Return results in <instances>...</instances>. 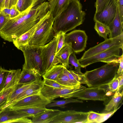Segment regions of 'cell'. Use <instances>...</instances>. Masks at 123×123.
I'll list each match as a JSON object with an SVG mask.
<instances>
[{
    "mask_svg": "<svg viewBox=\"0 0 123 123\" xmlns=\"http://www.w3.org/2000/svg\"><path fill=\"white\" fill-rule=\"evenodd\" d=\"M48 10V3L44 1L22 12L6 23L0 30V37L5 40L12 42L37 24Z\"/></svg>",
    "mask_w": 123,
    "mask_h": 123,
    "instance_id": "cell-1",
    "label": "cell"
},
{
    "mask_svg": "<svg viewBox=\"0 0 123 123\" xmlns=\"http://www.w3.org/2000/svg\"><path fill=\"white\" fill-rule=\"evenodd\" d=\"M79 0H71L67 8L55 19L53 27L55 34L60 31L66 33L81 24L86 15Z\"/></svg>",
    "mask_w": 123,
    "mask_h": 123,
    "instance_id": "cell-2",
    "label": "cell"
},
{
    "mask_svg": "<svg viewBox=\"0 0 123 123\" xmlns=\"http://www.w3.org/2000/svg\"><path fill=\"white\" fill-rule=\"evenodd\" d=\"M118 62L107 63L100 68L84 74L85 84L88 87L106 85L114 78L119 66Z\"/></svg>",
    "mask_w": 123,
    "mask_h": 123,
    "instance_id": "cell-3",
    "label": "cell"
},
{
    "mask_svg": "<svg viewBox=\"0 0 123 123\" xmlns=\"http://www.w3.org/2000/svg\"><path fill=\"white\" fill-rule=\"evenodd\" d=\"M54 20L50 13L36 30L28 45L37 47L43 46L50 42L56 34L53 27Z\"/></svg>",
    "mask_w": 123,
    "mask_h": 123,
    "instance_id": "cell-4",
    "label": "cell"
},
{
    "mask_svg": "<svg viewBox=\"0 0 123 123\" xmlns=\"http://www.w3.org/2000/svg\"><path fill=\"white\" fill-rule=\"evenodd\" d=\"M21 50L25 58L22 69L34 71L42 76L45 73L41 57L37 47L28 45Z\"/></svg>",
    "mask_w": 123,
    "mask_h": 123,
    "instance_id": "cell-5",
    "label": "cell"
},
{
    "mask_svg": "<svg viewBox=\"0 0 123 123\" xmlns=\"http://www.w3.org/2000/svg\"><path fill=\"white\" fill-rule=\"evenodd\" d=\"M123 44L113 46L102 52L84 59H78L81 67L85 68L93 63L102 62L108 63L119 62L120 49L123 50Z\"/></svg>",
    "mask_w": 123,
    "mask_h": 123,
    "instance_id": "cell-6",
    "label": "cell"
},
{
    "mask_svg": "<svg viewBox=\"0 0 123 123\" xmlns=\"http://www.w3.org/2000/svg\"><path fill=\"white\" fill-rule=\"evenodd\" d=\"M59 35L60 32L56 34L47 44L37 47L41 57L45 73L53 66L59 64L55 55Z\"/></svg>",
    "mask_w": 123,
    "mask_h": 123,
    "instance_id": "cell-7",
    "label": "cell"
},
{
    "mask_svg": "<svg viewBox=\"0 0 123 123\" xmlns=\"http://www.w3.org/2000/svg\"><path fill=\"white\" fill-rule=\"evenodd\" d=\"M53 101L44 97L40 92L37 94L26 97L13 102L4 109L8 108L11 109H14L28 107H46L48 104L52 102Z\"/></svg>",
    "mask_w": 123,
    "mask_h": 123,
    "instance_id": "cell-8",
    "label": "cell"
},
{
    "mask_svg": "<svg viewBox=\"0 0 123 123\" xmlns=\"http://www.w3.org/2000/svg\"><path fill=\"white\" fill-rule=\"evenodd\" d=\"M102 86L86 88L73 93L71 98H76L77 99L83 100L103 101L107 103L111 96L106 95V90Z\"/></svg>",
    "mask_w": 123,
    "mask_h": 123,
    "instance_id": "cell-9",
    "label": "cell"
},
{
    "mask_svg": "<svg viewBox=\"0 0 123 123\" xmlns=\"http://www.w3.org/2000/svg\"><path fill=\"white\" fill-rule=\"evenodd\" d=\"M86 87L81 84L66 88H56L44 85L40 91L41 94L48 99L53 100L60 97L66 98H71L72 94L82 90Z\"/></svg>",
    "mask_w": 123,
    "mask_h": 123,
    "instance_id": "cell-10",
    "label": "cell"
},
{
    "mask_svg": "<svg viewBox=\"0 0 123 123\" xmlns=\"http://www.w3.org/2000/svg\"><path fill=\"white\" fill-rule=\"evenodd\" d=\"M87 39V36L84 31L76 30L65 34V43H70L73 51L78 54L85 49Z\"/></svg>",
    "mask_w": 123,
    "mask_h": 123,
    "instance_id": "cell-11",
    "label": "cell"
},
{
    "mask_svg": "<svg viewBox=\"0 0 123 123\" xmlns=\"http://www.w3.org/2000/svg\"><path fill=\"white\" fill-rule=\"evenodd\" d=\"M88 112L69 110L62 111L49 123H86Z\"/></svg>",
    "mask_w": 123,
    "mask_h": 123,
    "instance_id": "cell-12",
    "label": "cell"
},
{
    "mask_svg": "<svg viewBox=\"0 0 123 123\" xmlns=\"http://www.w3.org/2000/svg\"><path fill=\"white\" fill-rule=\"evenodd\" d=\"M117 6V2L115 0H108L102 9L95 13L94 21L108 26L115 17Z\"/></svg>",
    "mask_w": 123,
    "mask_h": 123,
    "instance_id": "cell-13",
    "label": "cell"
},
{
    "mask_svg": "<svg viewBox=\"0 0 123 123\" xmlns=\"http://www.w3.org/2000/svg\"><path fill=\"white\" fill-rule=\"evenodd\" d=\"M123 44V32L119 36L108 38L84 53L80 59H84L105 51L113 46Z\"/></svg>",
    "mask_w": 123,
    "mask_h": 123,
    "instance_id": "cell-14",
    "label": "cell"
},
{
    "mask_svg": "<svg viewBox=\"0 0 123 123\" xmlns=\"http://www.w3.org/2000/svg\"><path fill=\"white\" fill-rule=\"evenodd\" d=\"M50 14L49 10L47 14L37 24L26 32L14 40L12 42L14 46L18 49L21 50L24 47L28 45L30 39L36 30Z\"/></svg>",
    "mask_w": 123,
    "mask_h": 123,
    "instance_id": "cell-15",
    "label": "cell"
},
{
    "mask_svg": "<svg viewBox=\"0 0 123 123\" xmlns=\"http://www.w3.org/2000/svg\"><path fill=\"white\" fill-rule=\"evenodd\" d=\"M24 117H31L23 112L5 108L0 112V123H10L12 120Z\"/></svg>",
    "mask_w": 123,
    "mask_h": 123,
    "instance_id": "cell-16",
    "label": "cell"
},
{
    "mask_svg": "<svg viewBox=\"0 0 123 123\" xmlns=\"http://www.w3.org/2000/svg\"><path fill=\"white\" fill-rule=\"evenodd\" d=\"M71 0H48L49 10L55 19L68 7Z\"/></svg>",
    "mask_w": 123,
    "mask_h": 123,
    "instance_id": "cell-17",
    "label": "cell"
},
{
    "mask_svg": "<svg viewBox=\"0 0 123 123\" xmlns=\"http://www.w3.org/2000/svg\"><path fill=\"white\" fill-rule=\"evenodd\" d=\"M73 52L71 43H70L65 44L55 55L56 58L58 63H61L67 69L69 68V58Z\"/></svg>",
    "mask_w": 123,
    "mask_h": 123,
    "instance_id": "cell-18",
    "label": "cell"
},
{
    "mask_svg": "<svg viewBox=\"0 0 123 123\" xmlns=\"http://www.w3.org/2000/svg\"><path fill=\"white\" fill-rule=\"evenodd\" d=\"M108 27L110 31L109 38L117 37L123 32V21L120 19L117 6L115 17Z\"/></svg>",
    "mask_w": 123,
    "mask_h": 123,
    "instance_id": "cell-19",
    "label": "cell"
},
{
    "mask_svg": "<svg viewBox=\"0 0 123 123\" xmlns=\"http://www.w3.org/2000/svg\"><path fill=\"white\" fill-rule=\"evenodd\" d=\"M61 111L59 110L47 109L41 114L32 117V123H49Z\"/></svg>",
    "mask_w": 123,
    "mask_h": 123,
    "instance_id": "cell-20",
    "label": "cell"
},
{
    "mask_svg": "<svg viewBox=\"0 0 123 123\" xmlns=\"http://www.w3.org/2000/svg\"><path fill=\"white\" fill-rule=\"evenodd\" d=\"M44 85L43 80L41 79L33 82L27 89L18 95L11 103L26 97L39 93Z\"/></svg>",
    "mask_w": 123,
    "mask_h": 123,
    "instance_id": "cell-21",
    "label": "cell"
},
{
    "mask_svg": "<svg viewBox=\"0 0 123 123\" xmlns=\"http://www.w3.org/2000/svg\"><path fill=\"white\" fill-rule=\"evenodd\" d=\"M41 76L34 71L22 69L20 74L18 84L33 82L41 79Z\"/></svg>",
    "mask_w": 123,
    "mask_h": 123,
    "instance_id": "cell-22",
    "label": "cell"
},
{
    "mask_svg": "<svg viewBox=\"0 0 123 123\" xmlns=\"http://www.w3.org/2000/svg\"><path fill=\"white\" fill-rule=\"evenodd\" d=\"M21 71L20 69L9 70L3 89L10 88L18 84Z\"/></svg>",
    "mask_w": 123,
    "mask_h": 123,
    "instance_id": "cell-23",
    "label": "cell"
},
{
    "mask_svg": "<svg viewBox=\"0 0 123 123\" xmlns=\"http://www.w3.org/2000/svg\"><path fill=\"white\" fill-rule=\"evenodd\" d=\"M123 91L121 92H115V93L111 97L105 105V110L109 111L113 108L114 110L117 109L123 100Z\"/></svg>",
    "mask_w": 123,
    "mask_h": 123,
    "instance_id": "cell-24",
    "label": "cell"
},
{
    "mask_svg": "<svg viewBox=\"0 0 123 123\" xmlns=\"http://www.w3.org/2000/svg\"><path fill=\"white\" fill-rule=\"evenodd\" d=\"M64 67L62 65H55L42 76L44 79L55 80L63 72Z\"/></svg>",
    "mask_w": 123,
    "mask_h": 123,
    "instance_id": "cell-25",
    "label": "cell"
},
{
    "mask_svg": "<svg viewBox=\"0 0 123 123\" xmlns=\"http://www.w3.org/2000/svg\"><path fill=\"white\" fill-rule=\"evenodd\" d=\"M33 82L23 84H18L16 88L8 98L6 104L3 109L12 103L18 95L27 89Z\"/></svg>",
    "mask_w": 123,
    "mask_h": 123,
    "instance_id": "cell-26",
    "label": "cell"
},
{
    "mask_svg": "<svg viewBox=\"0 0 123 123\" xmlns=\"http://www.w3.org/2000/svg\"><path fill=\"white\" fill-rule=\"evenodd\" d=\"M47 109L46 107H28L11 110L23 112L29 115L32 118L41 114Z\"/></svg>",
    "mask_w": 123,
    "mask_h": 123,
    "instance_id": "cell-27",
    "label": "cell"
},
{
    "mask_svg": "<svg viewBox=\"0 0 123 123\" xmlns=\"http://www.w3.org/2000/svg\"><path fill=\"white\" fill-rule=\"evenodd\" d=\"M18 84L5 89H3L0 92V112L6 105L8 98L16 88Z\"/></svg>",
    "mask_w": 123,
    "mask_h": 123,
    "instance_id": "cell-28",
    "label": "cell"
},
{
    "mask_svg": "<svg viewBox=\"0 0 123 123\" xmlns=\"http://www.w3.org/2000/svg\"><path fill=\"white\" fill-rule=\"evenodd\" d=\"M63 72L73 82L79 85L85 84L84 74L82 75L76 73L73 70L67 69L64 67Z\"/></svg>",
    "mask_w": 123,
    "mask_h": 123,
    "instance_id": "cell-29",
    "label": "cell"
},
{
    "mask_svg": "<svg viewBox=\"0 0 123 123\" xmlns=\"http://www.w3.org/2000/svg\"><path fill=\"white\" fill-rule=\"evenodd\" d=\"M37 0H18L16 7L21 13L35 6Z\"/></svg>",
    "mask_w": 123,
    "mask_h": 123,
    "instance_id": "cell-30",
    "label": "cell"
},
{
    "mask_svg": "<svg viewBox=\"0 0 123 123\" xmlns=\"http://www.w3.org/2000/svg\"><path fill=\"white\" fill-rule=\"evenodd\" d=\"M52 103H51L48 104L46 106L47 108H50L53 107L57 106L61 108H64L65 107V105L68 104L72 103H82L83 102L81 100L78 99L69 98L65 100H53Z\"/></svg>",
    "mask_w": 123,
    "mask_h": 123,
    "instance_id": "cell-31",
    "label": "cell"
},
{
    "mask_svg": "<svg viewBox=\"0 0 123 123\" xmlns=\"http://www.w3.org/2000/svg\"><path fill=\"white\" fill-rule=\"evenodd\" d=\"M94 28L99 36L103 37L105 40L107 39V36L110 33L108 26L97 21H95Z\"/></svg>",
    "mask_w": 123,
    "mask_h": 123,
    "instance_id": "cell-32",
    "label": "cell"
},
{
    "mask_svg": "<svg viewBox=\"0 0 123 123\" xmlns=\"http://www.w3.org/2000/svg\"><path fill=\"white\" fill-rule=\"evenodd\" d=\"M60 84L68 87H73L80 85L71 80L63 72L55 80Z\"/></svg>",
    "mask_w": 123,
    "mask_h": 123,
    "instance_id": "cell-33",
    "label": "cell"
},
{
    "mask_svg": "<svg viewBox=\"0 0 123 123\" xmlns=\"http://www.w3.org/2000/svg\"><path fill=\"white\" fill-rule=\"evenodd\" d=\"M75 53L73 52L70 55L68 60L69 64H71L74 67L75 72L79 74L82 75L84 74L81 71V66L78 60L76 58Z\"/></svg>",
    "mask_w": 123,
    "mask_h": 123,
    "instance_id": "cell-34",
    "label": "cell"
},
{
    "mask_svg": "<svg viewBox=\"0 0 123 123\" xmlns=\"http://www.w3.org/2000/svg\"><path fill=\"white\" fill-rule=\"evenodd\" d=\"M9 72V70L0 67V92L4 88L6 80Z\"/></svg>",
    "mask_w": 123,
    "mask_h": 123,
    "instance_id": "cell-35",
    "label": "cell"
},
{
    "mask_svg": "<svg viewBox=\"0 0 123 123\" xmlns=\"http://www.w3.org/2000/svg\"><path fill=\"white\" fill-rule=\"evenodd\" d=\"M118 76L117 74H116L113 80L106 85L108 86L109 91L113 92L117 90L119 83Z\"/></svg>",
    "mask_w": 123,
    "mask_h": 123,
    "instance_id": "cell-36",
    "label": "cell"
},
{
    "mask_svg": "<svg viewBox=\"0 0 123 123\" xmlns=\"http://www.w3.org/2000/svg\"><path fill=\"white\" fill-rule=\"evenodd\" d=\"M88 112L87 121L86 123H95L101 114V113H98L93 111H90Z\"/></svg>",
    "mask_w": 123,
    "mask_h": 123,
    "instance_id": "cell-37",
    "label": "cell"
},
{
    "mask_svg": "<svg viewBox=\"0 0 123 123\" xmlns=\"http://www.w3.org/2000/svg\"><path fill=\"white\" fill-rule=\"evenodd\" d=\"M43 81L44 85L54 88H61L71 87L62 85L54 80L44 79Z\"/></svg>",
    "mask_w": 123,
    "mask_h": 123,
    "instance_id": "cell-38",
    "label": "cell"
},
{
    "mask_svg": "<svg viewBox=\"0 0 123 123\" xmlns=\"http://www.w3.org/2000/svg\"><path fill=\"white\" fill-rule=\"evenodd\" d=\"M107 113H102L95 123H100L103 122L109 118L119 108Z\"/></svg>",
    "mask_w": 123,
    "mask_h": 123,
    "instance_id": "cell-39",
    "label": "cell"
},
{
    "mask_svg": "<svg viewBox=\"0 0 123 123\" xmlns=\"http://www.w3.org/2000/svg\"><path fill=\"white\" fill-rule=\"evenodd\" d=\"M59 32V36L57 46L56 54L65 45V33L62 31Z\"/></svg>",
    "mask_w": 123,
    "mask_h": 123,
    "instance_id": "cell-40",
    "label": "cell"
},
{
    "mask_svg": "<svg viewBox=\"0 0 123 123\" xmlns=\"http://www.w3.org/2000/svg\"><path fill=\"white\" fill-rule=\"evenodd\" d=\"M108 0H96L95 3V13L100 11L103 8Z\"/></svg>",
    "mask_w": 123,
    "mask_h": 123,
    "instance_id": "cell-41",
    "label": "cell"
},
{
    "mask_svg": "<svg viewBox=\"0 0 123 123\" xmlns=\"http://www.w3.org/2000/svg\"><path fill=\"white\" fill-rule=\"evenodd\" d=\"M18 0H4L1 9L4 8H10L13 5H16Z\"/></svg>",
    "mask_w": 123,
    "mask_h": 123,
    "instance_id": "cell-42",
    "label": "cell"
},
{
    "mask_svg": "<svg viewBox=\"0 0 123 123\" xmlns=\"http://www.w3.org/2000/svg\"><path fill=\"white\" fill-rule=\"evenodd\" d=\"M10 8V19L16 17L20 13L17 9L16 5L12 6Z\"/></svg>",
    "mask_w": 123,
    "mask_h": 123,
    "instance_id": "cell-43",
    "label": "cell"
},
{
    "mask_svg": "<svg viewBox=\"0 0 123 123\" xmlns=\"http://www.w3.org/2000/svg\"><path fill=\"white\" fill-rule=\"evenodd\" d=\"M117 3L120 19L123 21V0H118Z\"/></svg>",
    "mask_w": 123,
    "mask_h": 123,
    "instance_id": "cell-44",
    "label": "cell"
},
{
    "mask_svg": "<svg viewBox=\"0 0 123 123\" xmlns=\"http://www.w3.org/2000/svg\"><path fill=\"white\" fill-rule=\"evenodd\" d=\"M10 19L2 13L0 9V30Z\"/></svg>",
    "mask_w": 123,
    "mask_h": 123,
    "instance_id": "cell-45",
    "label": "cell"
},
{
    "mask_svg": "<svg viewBox=\"0 0 123 123\" xmlns=\"http://www.w3.org/2000/svg\"><path fill=\"white\" fill-rule=\"evenodd\" d=\"M119 66L117 72V74L119 76H120L123 74V53L119 58Z\"/></svg>",
    "mask_w": 123,
    "mask_h": 123,
    "instance_id": "cell-46",
    "label": "cell"
},
{
    "mask_svg": "<svg viewBox=\"0 0 123 123\" xmlns=\"http://www.w3.org/2000/svg\"><path fill=\"white\" fill-rule=\"evenodd\" d=\"M32 123V120L27 117H24L17 119L11 121V123Z\"/></svg>",
    "mask_w": 123,
    "mask_h": 123,
    "instance_id": "cell-47",
    "label": "cell"
},
{
    "mask_svg": "<svg viewBox=\"0 0 123 123\" xmlns=\"http://www.w3.org/2000/svg\"><path fill=\"white\" fill-rule=\"evenodd\" d=\"M118 77L119 80L118 85L116 92H121V90H123V74L120 76H118Z\"/></svg>",
    "mask_w": 123,
    "mask_h": 123,
    "instance_id": "cell-48",
    "label": "cell"
},
{
    "mask_svg": "<svg viewBox=\"0 0 123 123\" xmlns=\"http://www.w3.org/2000/svg\"><path fill=\"white\" fill-rule=\"evenodd\" d=\"M1 10L2 13L10 19V8H4L1 9Z\"/></svg>",
    "mask_w": 123,
    "mask_h": 123,
    "instance_id": "cell-49",
    "label": "cell"
},
{
    "mask_svg": "<svg viewBox=\"0 0 123 123\" xmlns=\"http://www.w3.org/2000/svg\"><path fill=\"white\" fill-rule=\"evenodd\" d=\"M46 0H37L35 5V6L41 4L43 2L45 1Z\"/></svg>",
    "mask_w": 123,
    "mask_h": 123,
    "instance_id": "cell-50",
    "label": "cell"
},
{
    "mask_svg": "<svg viewBox=\"0 0 123 123\" xmlns=\"http://www.w3.org/2000/svg\"><path fill=\"white\" fill-rule=\"evenodd\" d=\"M4 0H0V9H1V7Z\"/></svg>",
    "mask_w": 123,
    "mask_h": 123,
    "instance_id": "cell-51",
    "label": "cell"
},
{
    "mask_svg": "<svg viewBox=\"0 0 123 123\" xmlns=\"http://www.w3.org/2000/svg\"><path fill=\"white\" fill-rule=\"evenodd\" d=\"M117 2V1L118 0H115Z\"/></svg>",
    "mask_w": 123,
    "mask_h": 123,
    "instance_id": "cell-52",
    "label": "cell"
},
{
    "mask_svg": "<svg viewBox=\"0 0 123 123\" xmlns=\"http://www.w3.org/2000/svg\"></svg>",
    "mask_w": 123,
    "mask_h": 123,
    "instance_id": "cell-53",
    "label": "cell"
}]
</instances>
